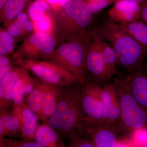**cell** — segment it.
Masks as SVG:
<instances>
[{
    "instance_id": "6da1fadb",
    "label": "cell",
    "mask_w": 147,
    "mask_h": 147,
    "mask_svg": "<svg viewBox=\"0 0 147 147\" xmlns=\"http://www.w3.org/2000/svg\"><path fill=\"white\" fill-rule=\"evenodd\" d=\"M81 82L61 87L60 94L54 113L45 123L54 129L63 140L73 130L90 138L82 114L80 97Z\"/></svg>"
},
{
    "instance_id": "7a4b0ae2",
    "label": "cell",
    "mask_w": 147,
    "mask_h": 147,
    "mask_svg": "<svg viewBox=\"0 0 147 147\" xmlns=\"http://www.w3.org/2000/svg\"><path fill=\"white\" fill-rule=\"evenodd\" d=\"M92 31L109 42L115 52L117 65L128 72L144 62L147 56V46L139 43L119 24L109 18Z\"/></svg>"
},
{
    "instance_id": "3957f363",
    "label": "cell",
    "mask_w": 147,
    "mask_h": 147,
    "mask_svg": "<svg viewBox=\"0 0 147 147\" xmlns=\"http://www.w3.org/2000/svg\"><path fill=\"white\" fill-rule=\"evenodd\" d=\"M127 74L118 71L113 82L117 90L121 108L120 119L116 124L122 137L130 142L135 131L147 126V110L139 104L127 83Z\"/></svg>"
},
{
    "instance_id": "277c9868",
    "label": "cell",
    "mask_w": 147,
    "mask_h": 147,
    "mask_svg": "<svg viewBox=\"0 0 147 147\" xmlns=\"http://www.w3.org/2000/svg\"><path fill=\"white\" fill-rule=\"evenodd\" d=\"M57 32L64 41L85 40L90 31L94 13L83 0H71L57 11Z\"/></svg>"
},
{
    "instance_id": "5b68a950",
    "label": "cell",
    "mask_w": 147,
    "mask_h": 147,
    "mask_svg": "<svg viewBox=\"0 0 147 147\" xmlns=\"http://www.w3.org/2000/svg\"><path fill=\"white\" fill-rule=\"evenodd\" d=\"M14 62L15 65L26 69L33 76L49 84L65 86L80 82L73 74L50 61L20 58Z\"/></svg>"
},
{
    "instance_id": "8992f818",
    "label": "cell",
    "mask_w": 147,
    "mask_h": 147,
    "mask_svg": "<svg viewBox=\"0 0 147 147\" xmlns=\"http://www.w3.org/2000/svg\"><path fill=\"white\" fill-rule=\"evenodd\" d=\"M85 40L64 41L57 47L50 61L60 66L79 78L80 82L85 78Z\"/></svg>"
},
{
    "instance_id": "52a82bcc",
    "label": "cell",
    "mask_w": 147,
    "mask_h": 147,
    "mask_svg": "<svg viewBox=\"0 0 147 147\" xmlns=\"http://www.w3.org/2000/svg\"><path fill=\"white\" fill-rule=\"evenodd\" d=\"M85 44L86 73L84 80L102 88L111 80L105 70L99 45L92 31L87 36Z\"/></svg>"
},
{
    "instance_id": "ba28073f",
    "label": "cell",
    "mask_w": 147,
    "mask_h": 147,
    "mask_svg": "<svg viewBox=\"0 0 147 147\" xmlns=\"http://www.w3.org/2000/svg\"><path fill=\"white\" fill-rule=\"evenodd\" d=\"M57 47V39L47 34L35 32L27 37L12 54L13 61L18 58L49 59Z\"/></svg>"
},
{
    "instance_id": "9c48e42d",
    "label": "cell",
    "mask_w": 147,
    "mask_h": 147,
    "mask_svg": "<svg viewBox=\"0 0 147 147\" xmlns=\"http://www.w3.org/2000/svg\"><path fill=\"white\" fill-rule=\"evenodd\" d=\"M80 82V101L84 123L86 124L103 123L100 87L84 80Z\"/></svg>"
},
{
    "instance_id": "30bf717a",
    "label": "cell",
    "mask_w": 147,
    "mask_h": 147,
    "mask_svg": "<svg viewBox=\"0 0 147 147\" xmlns=\"http://www.w3.org/2000/svg\"><path fill=\"white\" fill-rule=\"evenodd\" d=\"M86 128L95 147L123 146L130 142L123 138L115 125L104 123L86 124Z\"/></svg>"
},
{
    "instance_id": "8fae6325",
    "label": "cell",
    "mask_w": 147,
    "mask_h": 147,
    "mask_svg": "<svg viewBox=\"0 0 147 147\" xmlns=\"http://www.w3.org/2000/svg\"><path fill=\"white\" fill-rule=\"evenodd\" d=\"M103 123L115 125L120 119L121 108L118 92L111 81L100 89Z\"/></svg>"
},
{
    "instance_id": "7c38bea8",
    "label": "cell",
    "mask_w": 147,
    "mask_h": 147,
    "mask_svg": "<svg viewBox=\"0 0 147 147\" xmlns=\"http://www.w3.org/2000/svg\"><path fill=\"white\" fill-rule=\"evenodd\" d=\"M141 3L127 0H118L108 11L110 20L123 25L139 21L141 16Z\"/></svg>"
},
{
    "instance_id": "4fadbf2b",
    "label": "cell",
    "mask_w": 147,
    "mask_h": 147,
    "mask_svg": "<svg viewBox=\"0 0 147 147\" xmlns=\"http://www.w3.org/2000/svg\"><path fill=\"white\" fill-rule=\"evenodd\" d=\"M127 78L135 99L147 110V62H144L127 73Z\"/></svg>"
},
{
    "instance_id": "5bb4252c",
    "label": "cell",
    "mask_w": 147,
    "mask_h": 147,
    "mask_svg": "<svg viewBox=\"0 0 147 147\" xmlns=\"http://www.w3.org/2000/svg\"><path fill=\"white\" fill-rule=\"evenodd\" d=\"M30 73L26 69L15 64L11 71L0 82V113L12 108L11 92L15 83L21 76Z\"/></svg>"
},
{
    "instance_id": "9a60e30c",
    "label": "cell",
    "mask_w": 147,
    "mask_h": 147,
    "mask_svg": "<svg viewBox=\"0 0 147 147\" xmlns=\"http://www.w3.org/2000/svg\"><path fill=\"white\" fill-rule=\"evenodd\" d=\"M12 108L21 122V139L34 140L35 133L38 125L37 116L26 102L19 105L13 104Z\"/></svg>"
},
{
    "instance_id": "2e32d148",
    "label": "cell",
    "mask_w": 147,
    "mask_h": 147,
    "mask_svg": "<svg viewBox=\"0 0 147 147\" xmlns=\"http://www.w3.org/2000/svg\"><path fill=\"white\" fill-rule=\"evenodd\" d=\"M21 139V124L18 115L11 108L0 113V138Z\"/></svg>"
},
{
    "instance_id": "e0dca14e",
    "label": "cell",
    "mask_w": 147,
    "mask_h": 147,
    "mask_svg": "<svg viewBox=\"0 0 147 147\" xmlns=\"http://www.w3.org/2000/svg\"><path fill=\"white\" fill-rule=\"evenodd\" d=\"M44 82L42 111L39 120L45 123L53 115L60 94L61 86Z\"/></svg>"
},
{
    "instance_id": "ac0fdd59",
    "label": "cell",
    "mask_w": 147,
    "mask_h": 147,
    "mask_svg": "<svg viewBox=\"0 0 147 147\" xmlns=\"http://www.w3.org/2000/svg\"><path fill=\"white\" fill-rule=\"evenodd\" d=\"M34 139L41 147H66L59 134L45 123L38 125Z\"/></svg>"
},
{
    "instance_id": "d6986e66",
    "label": "cell",
    "mask_w": 147,
    "mask_h": 147,
    "mask_svg": "<svg viewBox=\"0 0 147 147\" xmlns=\"http://www.w3.org/2000/svg\"><path fill=\"white\" fill-rule=\"evenodd\" d=\"M92 32L99 45L105 70L111 80L118 73L115 52L107 41L99 38L92 31Z\"/></svg>"
},
{
    "instance_id": "ffe728a7",
    "label": "cell",
    "mask_w": 147,
    "mask_h": 147,
    "mask_svg": "<svg viewBox=\"0 0 147 147\" xmlns=\"http://www.w3.org/2000/svg\"><path fill=\"white\" fill-rule=\"evenodd\" d=\"M30 0H7L1 10V21L5 25L17 18Z\"/></svg>"
},
{
    "instance_id": "44dd1931",
    "label": "cell",
    "mask_w": 147,
    "mask_h": 147,
    "mask_svg": "<svg viewBox=\"0 0 147 147\" xmlns=\"http://www.w3.org/2000/svg\"><path fill=\"white\" fill-rule=\"evenodd\" d=\"M33 76L36 80L35 86L32 92L26 97V101L24 102L27 103L31 108L37 116L39 120L42 111L44 82L36 76Z\"/></svg>"
},
{
    "instance_id": "7402d4cb",
    "label": "cell",
    "mask_w": 147,
    "mask_h": 147,
    "mask_svg": "<svg viewBox=\"0 0 147 147\" xmlns=\"http://www.w3.org/2000/svg\"><path fill=\"white\" fill-rule=\"evenodd\" d=\"M119 25L138 42L147 46V23L139 20L129 24Z\"/></svg>"
},
{
    "instance_id": "603a6c76",
    "label": "cell",
    "mask_w": 147,
    "mask_h": 147,
    "mask_svg": "<svg viewBox=\"0 0 147 147\" xmlns=\"http://www.w3.org/2000/svg\"><path fill=\"white\" fill-rule=\"evenodd\" d=\"M30 74L21 76L15 83L11 92L13 104L19 105L24 101L25 88L29 83L34 80V76Z\"/></svg>"
},
{
    "instance_id": "cb8c5ba5",
    "label": "cell",
    "mask_w": 147,
    "mask_h": 147,
    "mask_svg": "<svg viewBox=\"0 0 147 147\" xmlns=\"http://www.w3.org/2000/svg\"><path fill=\"white\" fill-rule=\"evenodd\" d=\"M50 6L46 0H35L30 3L28 8L29 16L32 21L43 18Z\"/></svg>"
},
{
    "instance_id": "d4e9b609",
    "label": "cell",
    "mask_w": 147,
    "mask_h": 147,
    "mask_svg": "<svg viewBox=\"0 0 147 147\" xmlns=\"http://www.w3.org/2000/svg\"><path fill=\"white\" fill-rule=\"evenodd\" d=\"M14 39L7 31L1 28L0 31V56L13 54L14 50Z\"/></svg>"
},
{
    "instance_id": "484cf974",
    "label": "cell",
    "mask_w": 147,
    "mask_h": 147,
    "mask_svg": "<svg viewBox=\"0 0 147 147\" xmlns=\"http://www.w3.org/2000/svg\"><path fill=\"white\" fill-rule=\"evenodd\" d=\"M0 147H41L35 140L12 138H0Z\"/></svg>"
},
{
    "instance_id": "4316f807",
    "label": "cell",
    "mask_w": 147,
    "mask_h": 147,
    "mask_svg": "<svg viewBox=\"0 0 147 147\" xmlns=\"http://www.w3.org/2000/svg\"><path fill=\"white\" fill-rule=\"evenodd\" d=\"M67 147H95L90 138L81 136L75 131H72L68 138Z\"/></svg>"
},
{
    "instance_id": "83f0119b",
    "label": "cell",
    "mask_w": 147,
    "mask_h": 147,
    "mask_svg": "<svg viewBox=\"0 0 147 147\" xmlns=\"http://www.w3.org/2000/svg\"><path fill=\"white\" fill-rule=\"evenodd\" d=\"M87 4L92 13H97L112 3L116 0H83Z\"/></svg>"
},
{
    "instance_id": "f1b7e54d",
    "label": "cell",
    "mask_w": 147,
    "mask_h": 147,
    "mask_svg": "<svg viewBox=\"0 0 147 147\" xmlns=\"http://www.w3.org/2000/svg\"><path fill=\"white\" fill-rule=\"evenodd\" d=\"M34 27L36 32L46 34L51 30L52 21L51 18L47 14L41 19L33 21Z\"/></svg>"
},
{
    "instance_id": "f546056e",
    "label": "cell",
    "mask_w": 147,
    "mask_h": 147,
    "mask_svg": "<svg viewBox=\"0 0 147 147\" xmlns=\"http://www.w3.org/2000/svg\"><path fill=\"white\" fill-rule=\"evenodd\" d=\"M7 26V31L14 38L18 37L24 31L23 26L17 20L11 21Z\"/></svg>"
},
{
    "instance_id": "4dcf8cb0",
    "label": "cell",
    "mask_w": 147,
    "mask_h": 147,
    "mask_svg": "<svg viewBox=\"0 0 147 147\" xmlns=\"http://www.w3.org/2000/svg\"><path fill=\"white\" fill-rule=\"evenodd\" d=\"M50 7L56 11H59L63 8L71 0H46Z\"/></svg>"
},
{
    "instance_id": "1f68e13d",
    "label": "cell",
    "mask_w": 147,
    "mask_h": 147,
    "mask_svg": "<svg viewBox=\"0 0 147 147\" xmlns=\"http://www.w3.org/2000/svg\"><path fill=\"white\" fill-rule=\"evenodd\" d=\"M14 65V62L12 61L8 65L0 68V82L11 71Z\"/></svg>"
},
{
    "instance_id": "d6a6232c",
    "label": "cell",
    "mask_w": 147,
    "mask_h": 147,
    "mask_svg": "<svg viewBox=\"0 0 147 147\" xmlns=\"http://www.w3.org/2000/svg\"><path fill=\"white\" fill-rule=\"evenodd\" d=\"M140 20L147 24V0H144L141 3Z\"/></svg>"
},
{
    "instance_id": "836d02e7",
    "label": "cell",
    "mask_w": 147,
    "mask_h": 147,
    "mask_svg": "<svg viewBox=\"0 0 147 147\" xmlns=\"http://www.w3.org/2000/svg\"><path fill=\"white\" fill-rule=\"evenodd\" d=\"M16 20L23 26L28 21V16L25 12H21L17 16Z\"/></svg>"
},
{
    "instance_id": "e575fe53",
    "label": "cell",
    "mask_w": 147,
    "mask_h": 147,
    "mask_svg": "<svg viewBox=\"0 0 147 147\" xmlns=\"http://www.w3.org/2000/svg\"><path fill=\"white\" fill-rule=\"evenodd\" d=\"M12 62L10 58L6 56H0V68L6 66Z\"/></svg>"
},
{
    "instance_id": "d590c367",
    "label": "cell",
    "mask_w": 147,
    "mask_h": 147,
    "mask_svg": "<svg viewBox=\"0 0 147 147\" xmlns=\"http://www.w3.org/2000/svg\"><path fill=\"white\" fill-rule=\"evenodd\" d=\"M23 29L24 31L28 32H32L34 28L33 24L32 23V21L28 20L24 26H23Z\"/></svg>"
},
{
    "instance_id": "8d00e7d4",
    "label": "cell",
    "mask_w": 147,
    "mask_h": 147,
    "mask_svg": "<svg viewBox=\"0 0 147 147\" xmlns=\"http://www.w3.org/2000/svg\"><path fill=\"white\" fill-rule=\"evenodd\" d=\"M7 1V0H0V10L3 7Z\"/></svg>"
},
{
    "instance_id": "74e56055",
    "label": "cell",
    "mask_w": 147,
    "mask_h": 147,
    "mask_svg": "<svg viewBox=\"0 0 147 147\" xmlns=\"http://www.w3.org/2000/svg\"><path fill=\"white\" fill-rule=\"evenodd\" d=\"M116 1H118V0H116ZM127 1H131L137 2L142 3L144 0H127Z\"/></svg>"
},
{
    "instance_id": "f35d334b",
    "label": "cell",
    "mask_w": 147,
    "mask_h": 147,
    "mask_svg": "<svg viewBox=\"0 0 147 147\" xmlns=\"http://www.w3.org/2000/svg\"><path fill=\"white\" fill-rule=\"evenodd\" d=\"M146 127H147V126H146Z\"/></svg>"
}]
</instances>
